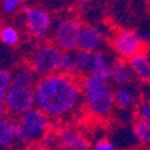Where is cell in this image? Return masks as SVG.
Wrapping results in <instances>:
<instances>
[{"mask_svg": "<svg viewBox=\"0 0 150 150\" xmlns=\"http://www.w3.org/2000/svg\"><path fill=\"white\" fill-rule=\"evenodd\" d=\"M34 89L36 107L51 118L70 117L84 103L81 81L74 76L60 72L43 76L39 78Z\"/></svg>", "mask_w": 150, "mask_h": 150, "instance_id": "obj_1", "label": "cell"}, {"mask_svg": "<svg viewBox=\"0 0 150 150\" xmlns=\"http://www.w3.org/2000/svg\"><path fill=\"white\" fill-rule=\"evenodd\" d=\"M84 105L97 118H107L114 112L117 105L109 81L86 73L81 79Z\"/></svg>", "mask_w": 150, "mask_h": 150, "instance_id": "obj_2", "label": "cell"}, {"mask_svg": "<svg viewBox=\"0 0 150 150\" xmlns=\"http://www.w3.org/2000/svg\"><path fill=\"white\" fill-rule=\"evenodd\" d=\"M62 51L53 42H43L30 53L28 64L40 77L58 72Z\"/></svg>", "mask_w": 150, "mask_h": 150, "instance_id": "obj_3", "label": "cell"}, {"mask_svg": "<svg viewBox=\"0 0 150 150\" xmlns=\"http://www.w3.org/2000/svg\"><path fill=\"white\" fill-rule=\"evenodd\" d=\"M83 24L74 16L67 15L59 18L52 29V40L61 51H74L78 48Z\"/></svg>", "mask_w": 150, "mask_h": 150, "instance_id": "obj_4", "label": "cell"}, {"mask_svg": "<svg viewBox=\"0 0 150 150\" xmlns=\"http://www.w3.org/2000/svg\"><path fill=\"white\" fill-rule=\"evenodd\" d=\"M24 24L29 35L39 41L48 39L54 25L51 15L40 6H29L24 10Z\"/></svg>", "mask_w": 150, "mask_h": 150, "instance_id": "obj_5", "label": "cell"}, {"mask_svg": "<svg viewBox=\"0 0 150 150\" xmlns=\"http://www.w3.org/2000/svg\"><path fill=\"white\" fill-rule=\"evenodd\" d=\"M4 101L10 114L19 117L36 107V95L34 86H22L12 84L6 90Z\"/></svg>", "mask_w": 150, "mask_h": 150, "instance_id": "obj_6", "label": "cell"}, {"mask_svg": "<svg viewBox=\"0 0 150 150\" xmlns=\"http://www.w3.org/2000/svg\"><path fill=\"white\" fill-rule=\"evenodd\" d=\"M145 45L146 42L142 39L141 34L133 30H119L112 37V48L124 60H129L131 57L142 52Z\"/></svg>", "mask_w": 150, "mask_h": 150, "instance_id": "obj_7", "label": "cell"}, {"mask_svg": "<svg viewBox=\"0 0 150 150\" xmlns=\"http://www.w3.org/2000/svg\"><path fill=\"white\" fill-rule=\"evenodd\" d=\"M18 121L27 131L29 141L37 142L41 141L45 134L49 131L51 117L46 114L40 108H33L18 117Z\"/></svg>", "mask_w": 150, "mask_h": 150, "instance_id": "obj_8", "label": "cell"}, {"mask_svg": "<svg viewBox=\"0 0 150 150\" xmlns=\"http://www.w3.org/2000/svg\"><path fill=\"white\" fill-rule=\"evenodd\" d=\"M57 137L59 144L65 150H90L91 148L89 139L82 132L71 127H64Z\"/></svg>", "mask_w": 150, "mask_h": 150, "instance_id": "obj_9", "label": "cell"}, {"mask_svg": "<svg viewBox=\"0 0 150 150\" xmlns=\"http://www.w3.org/2000/svg\"><path fill=\"white\" fill-rule=\"evenodd\" d=\"M103 35L96 27L93 25H85L82 29L79 42H78V49L88 51L91 53L101 51L103 46Z\"/></svg>", "mask_w": 150, "mask_h": 150, "instance_id": "obj_10", "label": "cell"}, {"mask_svg": "<svg viewBox=\"0 0 150 150\" xmlns=\"http://www.w3.org/2000/svg\"><path fill=\"white\" fill-rule=\"evenodd\" d=\"M114 94V100H115V105L125 110H130L133 109L138 106L139 101V96L137 88L132 84L129 85H122V86H117L115 90L113 91Z\"/></svg>", "mask_w": 150, "mask_h": 150, "instance_id": "obj_11", "label": "cell"}, {"mask_svg": "<svg viewBox=\"0 0 150 150\" xmlns=\"http://www.w3.org/2000/svg\"><path fill=\"white\" fill-rule=\"evenodd\" d=\"M136 76L129 64L127 60L118 59L113 61V69H112L110 82L115 86H122L132 84Z\"/></svg>", "mask_w": 150, "mask_h": 150, "instance_id": "obj_12", "label": "cell"}, {"mask_svg": "<svg viewBox=\"0 0 150 150\" xmlns=\"http://www.w3.org/2000/svg\"><path fill=\"white\" fill-rule=\"evenodd\" d=\"M127 61L136 78H138L145 84H150V55L142 51L131 57Z\"/></svg>", "mask_w": 150, "mask_h": 150, "instance_id": "obj_13", "label": "cell"}, {"mask_svg": "<svg viewBox=\"0 0 150 150\" xmlns=\"http://www.w3.org/2000/svg\"><path fill=\"white\" fill-rule=\"evenodd\" d=\"M12 84L22 86H35L40 76L37 74L29 64H22L15 67L11 73Z\"/></svg>", "mask_w": 150, "mask_h": 150, "instance_id": "obj_14", "label": "cell"}, {"mask_svg": "<svg viewBox=\"0 0 150 150\" xmlns=\"http://www.w3.org/2000/svg\"><path fill=\"white\" fill-rule=\"evenodd\" d=\"M112 69H113V61H110L101 51L94 53L93 67H91L90 73L101 77V78H105L107 81H110Z\"/></svg>", "mask_w": 150, "mask_h": 150, "instance_id": "obj_15", "label": "cell"}, {"mask_svg": "<svg viewBox=\"0 0 150 150\" xmlns=\"http://www.w3.org/2000/svg\"><path fill=\"white\" fill-rule=\"evenodd\" d=\"M74 60H76V66H77L78 73H82V74L90 73L91 67H93L94 53L77 48V51H74Z\"/></svg>", "mask_w": 150, "mask_h": 150, "instance_id": "obj_16", "label": "cell"}, {"mask_svg": "<svg viewBox=\"0 0 150 150\" xmlns=\"http://www.w3.org/2000/svg\"><path fill=\"white\" fill-rule=\"evenodd\" d=\"M13 121L5 117L0 118V146H8L13 143Z\"/></svg>", "mask_w": 150, "mask_h": 150, "instance_id": "obj_17", "label": "cell"}, {"mask_svg": "<svg viewBox=\"0 0 150 150\" xmlns=\"http://www.w3.org/2000/svg\"><path fill=\"white\" fill-rule=\"evenodd\" d=\"M58 72L69 74V76H76V73H78L73 51H62Z\"/></svg>", "mask_w": 150, "mask_h": 150, "instance_id": "obj_18", "label": "cell"}, {"mask_svg": "<svg viewBox=\"0 0 150 150\" xmlns=\"http://www.w3.org/2000/svg\"><path fill=\"white\" fill-rule=\"evenodd\" d=\"M0 42L7 47H15L21 42V33L13 25H4L0 28Z\"/></svg>", "mask_w": 150, "mask_h": 150, "instance_id": "obj_19", "label": "cell"}, {"mask_svg": "<svg viewBox=\"0 0 150 150\" xmlns=\"http://www.w3.org/2000/svg\"><path fill=\"white\" fill-rule=\"evenodd\" d=\"M132 131L136 139L139 143L145 145L150 144V125H148L145 121L137 119L132 125Z\"/></svg>", "mask_w": 150, "mask_h": 150, "instance_id": "obj_20", "label": "cell"}, {"mask_svg": "<svg viewBox=\"0 0 150 150\" xmlns=\"http://www.w3.org/2000/svg\"><path fill=\"white\" fill-rule=\"evenodd\" d=\"M136 115L137 119H141L150 125V102L146 100H143L136 107Z\"/></svg>", "mask_w": 150, "mask_h": 150, "instance_id": "obj_21", "label": "cell"}, {"mask_svg": "<svg viewBox=\"0 0 150 150\" xmlns=\"http://www.w3.org/2000/svg\"><path fill=\"white\" fill-rule=\"evenodd\" d=\"M24 4V0H3L1 1V8L6 15H13L22 8Z\"/></svg>", "mask_w": 150, "mask_h": 150, "instance_id": "obj_22", "label": "cell"}, {"mask_svg": "<svg viewBox=\"0 0 150 150\" xmlns=\"http://www.w3.org/2000/svg\"><path fill=\"white\" fill-rule=\"evenodd\" d=\"M13 134H15V139L17 142H23V143L30 142L27 131L24 130V127L22 126L21 122L18 120H15L13 121Z\"/></svg>", "mask_w": 150, "mask_h": 150, "instance_id": "obj_23", "label": "cell"}, {"mask_svg": "<svg viewBox=\"0 0 150 150\" xmlns=\"http://www.w3.org/2000/svg\"><path fill=\"white\" fill-rule=\"evenodd\" d=\"M11 85H12L11 73L5 69H0V88L7 90Z\"/></svg>", "mask_w": 150, "mask_h": 150, "instance_id": "obj_24", "label": "cell"}, {"mask_svg": "<svg viewBox=\"0 0 150 150\" xmlns=\"http://www.w3.org/2000/svg\"><path fill=\"white\" fill-rule=\"evenodd\" d=\"M94 150H115V145L113 142H110L109 139L106 138H101L97 139L95 142V144L93 145Z\"/></svg>", "mask_w": 150, "mask_h": 150, "instance_id": "obj_25", "label": "cell"}, {"mask_svg": "<svg viewBox=\"0 0 150 150\" xmlns=\"http://www.w3.org/2000/svg\"><path fill=\"white\" fill-rule=\"evenodd\" d=\"M64 126H62V122H61V119H55V118H52L51 122H49V132H52L54 134H58L62 131Z\"/></svg>", "mask_w": 150, "mask_h": 150, "instance_id": "obj_26", "label": "cell"}, {"mask_svg": "<svg viewBox=\"0 0 150 150\" xmlns=\"http://www.w3.org/2000/svg\"><path fill=\"white\" fill-rule=\"evenodd\" d=\"M143 93V96H144V100L150 102V84H145L144 85V89L142 90Z\"/></svg>", "mask_w": 150, "mask_h": 150, "instance_id": "obj_27", "label": "cell"}, {"mask_svg": "<svg viewBox=\"0 0 150 150\" xmlns=\"http://www.w3.org/2000/svg\"><path fill=\"white\" fill-rule=\"evenodd\" d=\"M7 113V107H6V103L4 100H0V118L1 117H5Z\"/></svg>", "mask_w": 150, "mask_h": 150, "instance_id": "obj_28", "label": "cell"}, {"mask_svg": "<svg viewBox=\"0 0 150 150\" xmlns=\"http://www.w3.org/2000/svg\"><path fill=\"white\" fill-rule=\"evenodd\" d=\"M90 5V1L89 0H79V7L82 10H85V8H88Z\"/></svg>", "mask_w": 150, "mask_h": 150, "instance_id": "obj_29", "label": "cell"}, {"mask_svg": "<svg viewBox=\"0 0 150 150\" xmlns=\"http://www.w3.org/2000/svg\"><path fill=\"white\" fill-rule=\"evenodd\" d=\"M6 96V90L3 89V88H0V100H4Z\"/></svg>", "mask_w": 150, "mask_h": 150, "instance_id": "obj_30", "label": "cell"}, {"mask_svg": "<svg viewBox=\"0 0 150 150\" xmlns=\"http://www.w3.org/2000/svg\"><path fill=\"white\" fill-rule=\"evenodd\" d=\"M34 150H51V148L49 146H46V145H40V146H37V148H35Z\"/></svg>", "mask_w": 150, "mask_h": 150, "instance_id": "obj_31", "label": "cell"}, {"mask_svg": "<svg viewBox=\"0 0 150 150\" xmlns=\"http://www.w3.org/2000/svg\"><path fill=\"white\" fill-rule=\"evenodd\" d=\"M143 1H144V3H146V4H149V3H150V0H143Z\"/></svg>", "mask_w": 150, "mask_h": 150, "instance_id": "obj_32", "label": "cell"}, {"mask_svg": "<svg viewBox=\"0 0 150 150\" xmlns=\"http://www.w3.org/2000/svg\"><path fill=\"white\" fill-rule=\"evenodd\" d=\"M148 6H149V11H150V3H149V4H148Z\"/></svg>", "mask_w": 150, "mask_h": 150, "instance_id": "obj_33", "label": "cell"}]
</instances>
